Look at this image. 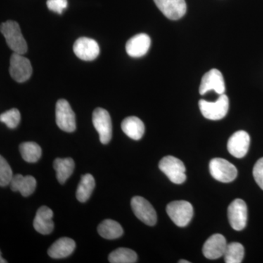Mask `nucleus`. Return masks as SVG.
Returning a JSON list of instances; mask_svg holds the SVG:
<instances>
[{"mask_svg": "<svg viewBox=\"0 0 263 263\" xmlns=\"http://www.w3.org/2000/svg\"><path fill=\"white\" fill-rule=\"evenodd\" d=\"M167 215L176 226H187L193 219L194 210L193 205L186 200H176L170 202L166 208Z\"/></svg>", "mask_w": 263, "mask_h": 263, "instance_id": "7ed1b4c3", "label": "nucleus"}, {"mask_svg": "<svg viewBox=\"0 0 263 263\" xmlns=\"http://www.w3.org/2000/svg\"><path fill=\"white\" fill-rule=\"evenodd\" d=\"M56 122L62 130L72 133L76 130V115L67 100L61 99L56 105Z\"/></svg>", "mask_w": 263, "mask_h": 263, "instance_id": "0eeeda50", "label": "nucleus"}, {"mask_svg": "<svg viewBox=\"0 0 263 263\" xmlns=\"http://www.w3.org/2000/svg\"><path fill=\"white\" fill-rule=\"evenodd\" d=\"M10 74L18 83H23L29 80L32 74V67L30 61L22 56V54L13 53L10 57Z\"/></svg>", "mask_w": 263, "mask_h": 263, "instance_id": "6e6552de", "label": "nucleus"}, {"mask_svg": "<svg viewBox=\"0 0 263 263\" xmlns=\"http://www.w3.org/2000/svg\"><path fill=\"white\" fill-rule=\"evenodd\" d=\"M131 206L135 215L138 219L148 226H154L157 223V213L152 204L141 196L133 197Z\"/></svg>", "mask_w": 263, "mask_h": 263, "instance_id": "1a4fd4ad", "label": "nucleus"}, {"mask_svg": "<svg viewBox=\"0 0 263 263\" xmlns=\"http://www.w3.org/2000/svg\"><path fill=\"white\" fill-rule=\"evenodd\" d=\"M179 263H190L189 261L184 260V259H181V260L179 261Z\"/></svg>", "mask_w": 263, "mask_h": 263, "instance_id": "2f4dec72", "label": "nucleus"}, {"mask_svg": "<svg viewBox=\"0 0 263 263\" xmlns=\"http://www.w3.org/2000/svg\"><path fill=\"white\" fill-rule=\"evenodd\" d=\"M98 231L100 236L109 240L119 238L124 233L121 224L112 219H105L102 221L98 226Z\"/></svg>", "mask_w": 263, "mask_h": 263, "instance_id": "4be33fe9", "label": "nucleus"}, {"mask_svg": "<svg viewBox=\"0 0 263 263\" xmlns=\"http://www.w3.org/2000/svg\"><path fill=\"white\" fill-rule=\"evenodd\" d=\"M13 175L11 167L3 156L0 157V186H3L10 185L13 179Z\"/></svg>", "mask_w": 263, "mask_h": 263, "instance_id": "cd10ccee", "label": "nucleus"}, {"mask_svg": "<svg viewBox=\"0 0 263 263\" xmlns=\"http://www.w3.org/2000/svg\"><path fill=\"white\" fill-rule=\"evenodd\" d=\"M22 158L27 162H36L42 155V149L37 143L34 142H24L19 146Z\"/></svg>", "mask_w": 263, "mask_h": 263, "instance_id": "b1692460", "label": "nucleus"}, {"mask_svg": "<svg viewBox=\"0 0 263 263\" xmlns=\"http://www.w3.org/2000/svg\"><path fill=\"white\" fill-rule=\"evenodd\" d=\"M151 46V38L144 33L131 37L126 44V51L129 57L138 58L146 54Z\"/></svg>", "mask_w": 263, "mask_h": 263, "instance_id": "dca6fc26", "label": "nucleus"}, {"mask_svg": "<svg viewBox=\"0 0 263 263\" xmlns=\"http://www.w3.org/2000/svg\"><path fill=\"white\" fill-rule=\"evenodd\" d=\"M212 90L219 95L224 94L226 91L224 78L220 71L216 69H212L203 76L199 91L200 95H203Z\"/></svg>", "mask_w": 263, "mask_h": 263, "instance_id": "9b49d317", "label": "nucleus"}, {"mask_svg": "<svg viewBox=\"0 0 263 263\" xmlns=\"http://www.w3.org/2000/svg\"><path fill=\"white\" fill-rule=\"evenodd\" d=\"M95 187V181L92 175L85 174L81 176V181L76 191V197L79 202H85L89 200Z\"/></svg>", "mask_w": 263, "mask_h": 263, "instance_id": "5701e85b", "label": "nucleus"}, {"mask_svg": "<svg viewBox=\"0 0 263 263\" xmlns=\"http://www.w3.org/2000/svg\"><path fill=\"white\" fill-rule=\"evenodd\" d=\"M53 211L47 206H41L38 209L33 226L36 231L43 235H48L54 228L53 221Z\"/></svg>", "mask_w": 263, "mask_h": 263, "instance_id": "f3484780", "label": "nucleus"}, {"mask_svg": "<svg viewBox=\"0 0 263 263\" xmlns=\"http://www.w3.org/2000/svg\"><path fill=\"white\" fill-rule=\"evenodd\" d=\"M226 263H240L245 257V248L243 245L237 242L230 243L227 246L224 254Z\"/></svg>", "mask_w": 263, "mask_h": 263, "instance_id": "a878e982", "label": "nucleus"}, {"mask_svg": "<svg viewBox=\"0 0 263 263\" xmlns=\"http://www.w3.org/2000/svg\"><path fill=\"white\" fill-rule=\"evenodd\" d=\"M48 8L51 11L62 14L67 7V0H48Z\"/></svg>", "mask_w": 263, "mask_h": 263, "instance_id": "c85d7f7f", "label": "nucleus"}, {"mask_svg": "<svg viewBox=\"0 0 263 263\" xmlns=\"http://www.w3.org/2000/svg\"><path fill=\"white\" fill-rule=\"evenodd\" d=\"M250 146V136L247 132H235L228 142V150L236 158H243L247 155Z\"/></svg>", "mask_w": 263, "mask_h": 263, "instance_id": "ddd939ff", "label": "nucleus"}, {"mask_svg": "<svg viewBox=\"0 0 263 263\" xmlns=\"http://www.w3.org/2000/svg\"><path fill=\"white\" fill-rule=\"evenodd\" d=\"M10 186L13 192H19L22 196L28 197L35 190L37 181L32 176H24L16 174L13 176L10 181Z\"/></svg>", "mask_w": 263, "mask_h": 263, "instance_id": "a211bd4d", "label": "nucleus"}, {"mask_svg": "<svg viewBox=\"0 0 263 263\" xmlns=\"http://www.w3.org/2000/svg\"><path fill=\"white\" fill-rule=\"evenodd\" d=\"M108 260L111 263H134L138 260V255L130 249L119 248L110 254Z\"/></svg>", "mask_w": 263, "mask_h": 263, "instance_id": "393cba45", "label": "nucleus"}, {"mask_svg": "<svg viewBox=\"0 0 263 263\" xmlns=\"http://www.w3.org/2000/svg\"><path fill=\"white\" fill-rule=\"evenodd\" d=\"M230 226L235 230L240 231L247 226L248 211L246 202L241 199H236L230 203L228 209Z\"/></svg>", "mask_w": 263, "mask_h": 263, "instance_id": "9d476101", "label": "nucleus"}, {"mask_svg": "<svg viewBox=\"0 0 263 263\" xmlns=\"http://www.w3.org/2000/svg\"><path fill=\"white\" fill-rule=\"evenodd\" d=\"M209 171L214 179L222 183L234 181L238 176V170L228 160L214 158L209 163Z\"/></svg>", "mask_w": 263, "mask_h": 263, "instance_id": "39448f33", "label": "nucleus"}, {"mask_svg": "<svg viewBox=\"0 0 263 263\" xmlns=\"http://www.w3.org/2000/svg\"><path fill=\"white\" fill-rule=\"evenodd\" d=\"M2 34L4 35L8 47L19 54H24L27 51V44L21 32L18 24L14 21H7L1 24Z\"/></svg>", "mask_w": 263, "mask_h": 263, "instance_id": "f257e3e1", "label": "nucleus"}, {"mask_svg": "<svg viewBox=\"0 0 263 263\" xmlns=\"http://www.w3.org/2000/svg\"><path fill=\"white\" fill-rule=\"evenodd\" d=\"M93 125L100 136L103 144H108L112 138V122L110 114L105 109H95L92 114Z\"/></svg>", "mask_w": 263, "mask_h": 263, "instance_id": "423d86ee", "label": "nucleus"}, {"mask_svg": "<svg viewBox=\"0 0 263 263\" xmlns=\"http://www.w3.org/2000/svg\"><path fill=\"white\" fill-rule=\"evenodd\" d=\"M73 51L76 56L84 61H92L100 54L98 43L91 38H79L73 45Z\"/></svg>", "mask_w": 263, "mask_h": 263, "instance_id": "f8f14e48", "label": "nucleus"}, {"mask_svg": "<svg viewBox=\"0 0 263 263\" xmlns=\"http://www.w3.org/2000/svg\"><path fill=\"white\" fill-rule=\"evenodd\" d=\"M0 259H1V261H0V262H1V263L7 262V261H5V259L3 258V256H2V254H1V255H0Z\"/></svg>", "mask_w": 263, "mask_h": 263, "instance_id": "7c9ffc66", "label": "nucleus"}, {"mask_svg": "<svg viewBox=\"0 0 263 263\" xmlns=\"http://www.w3.org/2000/svg\"><path fill=\"white\" fill-rule=\"evenodd\" d=\"M253 176L256 182L263 190V157L254 164Z\"/></svg>", "mask_w": 263, "mask_h": 263, "instance_id": "c756f323", "label": "nucleus"}, {"mask_svg": "<svg viewBox=\"0 0 263 263\" xmlns=\"http://www.w3.org/2000/svg\"><path fill=\"white\" fill-rule=\"evenodd\" d=\"M159 167L171 182L181 184L186 181V167L182 161L173 156H166L160 160Z\"/></svg>", "mask_w": 263, "mask_h": 263, "instance_id": "f03ea898", "label": "nucleus"}, {"mask_svg": "<svg viewBox=\"0 0 263 263\" xmlns=\"http://www.w3.org/2000/svg\"><path fill=\"white\" fill-rule=\"evenodd\" d=\"M53 168L56 171L59 182L64 184L73 173L75 163L71 158H57L53 162Z\"/></svg>", "mask_w": 263, "mask_h": 263, "instance_id": "412c9836", "label": "nucleus"}, {"mask_svg": "<svg viewBox=\"0 0 263 263\" xmlns=\"http://www.w3.org/2000/svg\"><path fill=\"white\" fill-rule=\"evenodd\" d=\"M227 246V240L222 235L214 234L204 243L202 253L207 259H219L224 256Z\"/></svg>", "mask_w": 263, "mask_h": 263, "instance_id": "2eb2a0df", "label": "nucleus"}, {"mask_svg": "<svg viewBox=\"0 0 263 263\" xmlns=\"http://www.w3.org/2000/svg\"><path fill=\"white\" fill-rule=\"evenodd\" d=\"M157 8L167 18L178 20L186 12L185 0H154Z\"/></svg>", "mask_w": 263, "mask_h": 263, "instance_id": "4468645a", "label": "nucleus"}, {"mask_svg": "<svg viewBox=\"0 0 263 263\" xmlns=\"http://www.w3.org/2000/svg\"><path fill=\"white\" fill-rule=\"evenodd\" d=\"M199 108L204 117L210 120H220L223 119L229 109V99L226 95L219 96L215 102H208L204 100L199 101Z\"/></svg>", "mask_w": 263, "mask_h": 263, "instance_id": "20e7f679", "label": "nucleus"}, {"mask_svg": "<svg viewBox=\"0 0 263 263\" xmlns=\"http://www.w3.org/2000/svg\"><path fill=\"white\" fill-rule=\"evenodd\" d=\"M122 129L129 138L138 141L144 135L145 126L139 118L129 117L123 120Z\"/></svg>", "mask_w": 263, "mask_h": 263, "instance_id": "aec40b11", "label": "nucleus"}, {"mask_svg": "<svg viewBox=\"0 0 263 263\" xmlns=\"http://www.w3.org/2000/svg\"><path fill=\"white\" fill-rule=\"evenodd\" d=\"M1 122L6 124L10 129H15L18 127L21 122V114L18 109L12 108L0 116Z\"/></svg>", "mask_w": 263, "mask_h": 263, "instance_id": "bb28decb", "label": "nucleus"}, {"mask_svg": "<svg viewBox=\"0 0 263 263\" xmlns=\"http://www.w3.org/2000/svg\"><path fill=\"white\" fill-rule=\"evenodd\" d=\"M76 249V243L70 238H60L48 249V254L53 259H62L70 256Z\"/></svg>", "mask_w": 263, "mask_h": 263, "instance_id": "6ab92c4d", "label": "nucleus"}]
</instances>
